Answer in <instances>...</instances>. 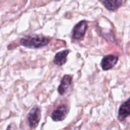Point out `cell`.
<instances>
[{
  "instance_id": "8992f818",
  "label": "cell",
  "mask_w": 130,
  "mask_h": 130,
  "mask_svg": "<svg viewBox=\"0 0 130 130\" xmlns=\"http://www.w3.org/2000/svg\"><path fill=\"white\" fill-rule=\"evenodd\" d=\"M72 77L70 75H66L62 77L60 85L58 88V92L59 93V94L62 95L67 92L68 89L72 85Z\"/></svg>"
},
{
  "instance_id": "30bf717a",
  "label": "cell",
  "mask_w": 130,
  "mask_h": 130,
  "mask_svg": "<svg viewBox=\"0 0 130 130\" xmlns=\"http://www.w3.org/2000/svg\"><path fill=\"white\" fill-rule=\"evenodd\" d=\"M6 130H15V126L14 124H10Z\"/></svg>"
},
{
  "instance_id": "5b68a950",
  "label": "cell",
  "mask_w": 130,
  "mask_h": 130,
  "mask_svg": "<svg viewBox=\"0 0 130 130\" xmlns=\"http://www.w3.org/2000/svg\"><path fill=\"white\" fill-rule=\"evenodd\" d=\"M119 57L114 55H109L102 58L101 62L102 68L104 71H108L112 69L118 63Z\"/></svg>"
},
{
  "instance_id": "ba28073f",
  "label": "cell",
  "mask_w": 130,
  "mask_h": 130,
  "mask_svg": "<svg viewBox=\"0 0 130 130\" xmlns=\"http://www.w3.org/2000/svg\"><path fill=\"white\" fill-rule=\"evenodd\" d=\"M123 0H103L102 4L109 11H116L123 4Z\"/></svg>"
},
{
  "instance_id": "52a82bcc",
  "label": "cell",
  "mask_w": 130,
  "mask_h": 130,
  "mask_svg": "<svg viewBox=\"0 0 130 130\" xmlns=\"http://www.w3.org/2000/svg\"><path fill=\"white\" fill-rule=\"evenodd\" d=\"M130 116V98L125 102L123 103L119 107L118 112V119L120 121H124Z\"/></svg>"
},
{
  "instance_id": "8fae6325",
  "label": "cell",
  "mask_w": 130,
  "mask_h": 130,
  "mask_svg": "<svg viewBox=\"0 0 130 130\" xmlns=\"http://www.w3.org/2000/svg\"><path fill=\"white\" fill-rule=\"evenodd\" d=\"M55 1H60V0H55Z\"/></svg>"
},
{
  "instance_id": "3957f363",
  "label": "cell",
  "mask_w": 130,
  "mask_h": 130,
  "mask_svg": "<svg viewBox=\"0 0 130 130\" xmlns=\"http://www.w3.org/2000/svg\"><path fill=\"white\" fill-rule=\"evenodd\" d=\"M88 29V23L86 20H82L77 23L72 30V38L76 40H80L84 38Z\"/></svg>"
},
{
  "instance_id": "9c48e42d",
  "label": "cell",
  "mask_w": 130,
  "mask_h": 130,
  "mask_svg": "<svg viewBox=\"0 0 130 130\" xmlns=\"http://www.w3.org/2000/svg\"><path fill=\"white\" fill-rule=\"evenodd\" d=\"M69 53V50L58 52L54 57V60H53L54 63L59 66H62V65L65 64L67 62V55H68Z\"/></svg>"
},
{
  "instance_id": "6da1fadb",
  "label": "cell",
  "mask_w": 130,
  "mask_h": 130,
  "mask_svg": "<svg viewBox=\"0 0 130 130\" xmlns=\"http://www.w3.org/2000/svg\"><path fill=\"white\" fill-rule=\"evenodd\" d=\"M50 39L46 37L39 35L27 36L22 38L20 44L29 48H41L49 43Z\"/></svg>"
},
{
  "instance_id": "7a4b0ae2",
  "label": "cell",
  "mask_w": 130,
  "mask_h": 130,
  "mask_svg": "<svg viewBox=\"0 0 130 130\" xmlns=\"http://www.w3.org/2000/svg\"><path fill=\"white\" fill-rule=\"evenodd\" d=\"M41 119V109L38 105H35L29 111L27 115V121L31 129H34L39 124Z\"/></svg>"
},
{
  "instance_id": "277c9868",
  "label": "cell",
  "mask_w": 130,
  "mask_h": 130,
  "mask_svg": "<svg viewBox=\"0 0 130 130\" xmlns=\"http://www.w3.org/2000/svg\"><path fill=\"white\" fill-rule=\"evenodd\" d=\"M68 113V107L65 105H60L57 109L53 110L51 117L54 121H62L63 119H65Z\"/></svg>"
}]
</instances>
